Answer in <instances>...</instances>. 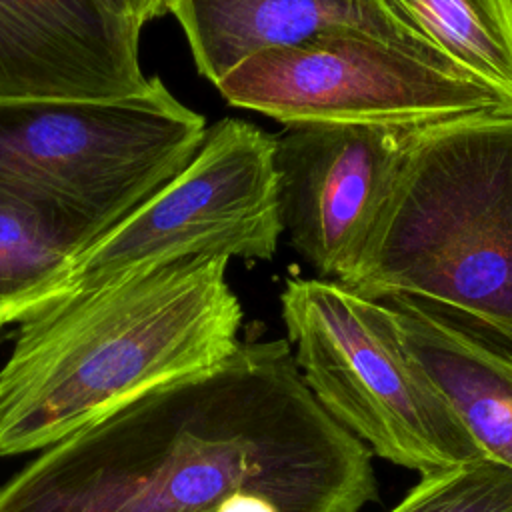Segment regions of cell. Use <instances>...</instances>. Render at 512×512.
<instances>
[{"label": "cell", "mask_w": 512, "mask_h": 512, "mask_svg": "<svg viewBox=\"0 0 512 512\" xmlns=\"http://www.w3.org/2000/svg\"><path fill=\"white\" fill-rule=\"evenodd\" d=\"M370 450L306 386L288 340L238 342L36 452L0 512H360Z\"/></svg>", "instance_id": "cell-1"}, {"label": "cell", "mask_w": 512, "mask_h": 512, "mask_svg": "<svg viewBox=\"0 0 512 512\" xmlns=\"http://www.w3.org/2000/svg\"><path fill=\"white\" fill-rule=\"evenodd\" d=\"M226 256H196L82 286L20 322L0 368V458L40 452L238 346Z\"/></svg>", "instance_id": "cell-2"}, {"label": "cell", "mask_w": 512, "mask_h": 512, "mask_svg": "<svg viewBox=\"0 0 512 512\" xmlns=\"http://www.w3.org/2000/svg\"><path fill=\"white\" fill-rule=\"evenodd\" d=\"M340 284L412 302L512 350V114L420 128Z\"/></svg>", "instance_id": "cell-3"}, {"label": "cell", "mask_w": 512, "mask_h": 512, "mask_svg": "<svg viewBox=\"0 0 512 512\" xmlns=\"http://www.w3.org/2000/svg\"><path fill=\"white\" fill-rule=\"evenodd\" d=\"M204 116L158 76L122 100L0 102V190L56 210L94 242L198 152Z\"/></svg>", "instance_id": "cell-4"}, {"label": "cell", "mask_w": 512, "mask_h": 512, "mask_svg": "<svg viewBox=\"0 0 512 512\" xmlns=\"http://www.w3.org/2000/svg\"><path fill=\"white\" fill-rule=\"evenodd\" d=\"M280 308L306 386L370 454L420 476L484 458L404 348L386 302L336 280L288 278Z\"/></svg>", "instance_id": "cell-5"}, {"label": "cell", "mask_w": 512, "mask_h": 512, "mask_svg": "<svg viewBox=\"0 0 512 512\" xmlns=\"http://www.w3.org/2000/svg\"><path fill=\"white\" fill-rule=\"evenodd\" d=\"M222 98L290 124L428 128L512 114V98L460 66L428 58L360 28L326 30L242 62L218 84Z\"/></svg>", "instance_id": "cell-6"}, {"label": "cell", "mask_w": 512, "mask_h": 512, "mask_svg": "<svg viewBox=\"0 0 512 512\" xmlns=\"http://www.w3.org/2000/svg\"><path fill=\"white\" fill-rule=\"evenodd\" d=\"M276 136L236 118L206 130L194 158L78 254L70 290L196 256L270 260L282 234Z\"/></svg>", "instance_id": "cell-7"}, {"label": "cell", "mask_w": 512, "mask_h": 512, "mask_svg": "<svg viewBox=\"0 0 512 512\" xmlns=\"http://www.w3.org/2000/svg\"><path fill=\"white\" fill-rule=\"evenodd\" d=\"M418 130L310 122L276 136L282 232L320 278L342 282L356 268Z\"/></svg>", "instance_id": "cell-8"}, {"label": "cell", "mask_w": 512, "mask_h": 512, "mask_svg": "<svg viewBox=\"0 0 512 512\" xmlns=\"http://www.w3.org/2000/svg\"><path fill=\"white\" fill-rule=\"evenodd\" d=\"M140 32L98 0H0V102L138 96Z\"/></svg>", "instance_id": "cell-9"}, {"label": "cell", "mask_w": 512, "mask_h": 512, "mask_svg": "<svg viewBox=\"0 0 512 512\" xmlns=\"http://www.w3.org/2000/svg\"><path fill=\"white\" fill-rule=\"evenodd\" d=\"M170 12L186 34L198 72L214 86L256 54L296 46L334 28H360L452 62L378 0H170Z\"/></svg>", "instance_id": "cell-10"}, {"label": "cell", "mask_w": 512, "mask_h": 512, "mask_svg": "<svg viewBox=\"0 0 512 512\" xmlns=\"http://www.w3.org/2000/svg\"><path fill=\"white\" fill-rule=\"evenodd\" d=\"M386 304L404 348L482 456L512 470V350L412 302Z\"/></svg>", "instance_id": "cell-11"}, {"label": "cell", "mask_w": 512, "mask_h": 512, "mask_svg": "<svg viewBox=\"0 0 512 512\" xmlns=\"http://www.w3.org/2000/svg\"><path fill=\"white\" fill-rule=\"evenodd\" d=\"M92 242L56 210L0 190V326L66 296L76 258Z\"/></svg>", "instance_id": "cell-12"}, {"label": "cell", "mask_w": 512, "mask_h": 512, "mask_svg": "<svg viewBox=\"0 0 512 512\" xmlns=\"http://www.w3.org/2000/svg\"><path fill=\"white\" fill-rule=\"evenodd\" d=\"M468 74L512 98V0H378Z\"/></svg>", "instance_id": "cell-13"}, {"label": "cell", "mask_w": 512, "mask_h": 512, "mask_svg": "<svg viewBox=\"0 0 512 512\" xmlns=\"http://www.w3.org/2000/svg\"><path fill=\"white\" fill-rule=\"evenodd\" d=\"M390 512H512V470L480 458L422 476Z\"/></svg>", "instance_id": "cell-14"}, {"label": "cell", "mask_w": 512, "mask_h": 512, "mask_svg": "<svg viewBox=\"0 0 512 512\" xmlns=\"http://www.w3.org/2000/svg\"><path fill=\"white\" fill-rule=\"evenodd\" d=\"M114 18L142 30L150 20L170 12V0H98Z\"/></svg>", "instance_id": "cell-15"}, {"label": "cell", "mask_w": 512, "mask_h": 512, "mask_svg": "<svg viewBox=\"0 0 512 512\" xmlns=\"http://www.w3.org/2000/svg\"><path fill=\"white\" fill-rule=\"evenodd\" d=\"M4 338H6V332H4V326H0V344L4 342Z\"/></svg>", "instance_id": "cell-16"}]
</instances>
